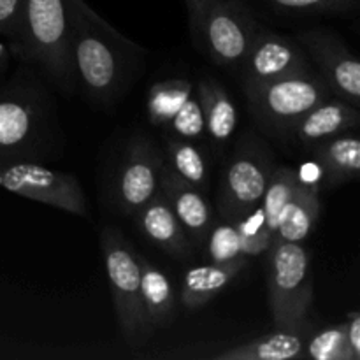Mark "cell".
<instances>
[{
    "label": "cell",
    "instance_id": "4",
    "mask_svg": "<svg viewBox=\"0 0 360 360\" xmlns=\"http://www.w3.org/2000/svg\"><path fill=\"white\" fill-rule=\"evenodd\" d=\"M241 90L260 132L280 141H285L309 109L333 97L330 88L315 70Z\"/></svg>",
    "mask_w": 360,
    "mask_h": 360
},
{
    "label": "cell",
    "instance_id": "22",
    "mask_svg": "<svg viewBox=\"0 0 360 360\" xmlns=\"http://www.w3.org/2000/svg\"><path fill=\"white\" fill-rule=\"evenodd\" d=\"M167 165L188 185L206 193L210 188V162L192 141L165 136Z\"/></svg>",
    "mask_w": 360,
    "mask_h": 360
},
{
    "label": "cell",
    "instance_id": "17",
    "mask_svg": "<svg viewBox=\"0 0 360 360\" xmlns=\"http://www.w3.org/2000/svg\"><path fill=\"white\" fill-rule=\"evenodd\" d=\"M248 264V257L234 260L229 264H204V266L190 267L183 276L179 301L190 311L204 308L213 297H217L221 290H225L232 280H236L239 273Z\"/></svg>",
    "mask_w": 360,
    "mask_h": 360
},
{
    "label": "cell",
    "instance_id": "14",
    "mask_svg": "<svg viewBox=\"0 0 360 360\" xmlns=\"http://www.w3.org/2000/svg\"><path fill=\"white\" fill-rule=\"evenodd\" d=\"M136 224L144 234V238L153 243L158 250L178 260H190L193 257L192 241L186 236L185 229L181 227L176 218L171 204L158 192L151 200H148L136 214Z\"/></svg>",
    "mask_w": 360,
    "mask_h": 360
},
{
    "label": "cell",
    "instance_id": "28",
    "mask_svg": "<svg viewBox=\"0 0 360 360\" xmlns=\"http://www.w3.org/2000/svg\"><path fill=\"white\" fill-rule=\"evenodd\" d=\"M236 227H238L239 236H241V248L245 257L260 255V253L267 252L273 245L274 238L269 229H267L259 206L250 211L241 220L236 221Z\"/></svg>",
    "mask_w": 360,
    "mask_h": 360
},
{
    "label": "cell",
    "instance_id": "21",
    "mask_svg": "<svg viewBox=\"0 0 360 360\" xmlns=\"http://www.w3.org/2000/svg\"><path fill=\"white\" fill-rule=\"evenodd\" d=\"M320 210L322 202H320L319 190L309 188L301 181L297 192L280 213L273 241H306L313 225L319 220Z\"/></svg>",
    "mask_w": 360,
    "mask_h": 360
},
{
    "label": "cell",
    "instance_id": "12",
    "mask_svg": "<svg viewBox=\"0 0 360 360\" xmlns=\"http://www.w3.org/2000/svg\"><path fill=\"white\" fill-rule=\"evenodd\" d=\"M308 58L319 69L330 94L360 108V63L340 35L330 30H304L295 35Z\"/></svg>",
    "mask_w": 360,
    "mask_h": 360
},
{
    "label": "cell",
    "instance_id": "3",
    "mask_svg": "<svg viewBox=\"0 0 360 360\" xmlns=\"http://www.w3.org/2000/svg\"><path fill=\"white\" fill-rule=\"evenodd\" d=\"M13 56L62 94H76L79 86L70 51L67 0H23Z\"/></svg>",
    "mask_w": 360,
    "mask_h": 360
},
{
    "label": "cell",
    "instance_id": "15",
    "mask_svg": "<svg viewBox=\"0 0 360 360\" xmlns=\"http://www.w3.org/2000/svg\"><path fill=\"white\" fill-rule=\"evenodd\" d=\"M359 108H354L347 101L338 97H329L323 102L309 109L294 129L288 132L285 141L297 144L301 148H311L313 144L326 141L338 134L354 130L359 125Z\"/></svg>",
    "mask_w": 360,
    "mask_h": 360
},
{
    "label": "cell",
    "instance_id": "29",
    "mask_svg": "<svg viewBox=\"0 0 360 360\" xmlns=\"http://www.w3.org/2000/svg\"><path fill=\"white\" fill-rule=\"evenodd\" d=\"M274 9L302 14H347L357 7L359 0H266Z\"/></svg>",
    "mask_w": 360,
    "mask_h": 360
},
{
    "label": "cell",
    "instance_id": "19",
    "mask_svg": "<svg viewBox=\"0 0 360 360\" xmlns=\"http://www.w3.org/2000/svg\"><path fill=\"white\" fill-rule=\"evenodd\" d=\"M141 266V301L144 315L153 333L162 327L171 326L178 309L174 287L167 274L144 259L139 253Z\"/></svg>",
    "mask_w": 360,
    "mask_h": 360
},
{
    "label": "cell",
    "instance_id": "26",
    "mask_svg": "<svg viewBox=\"0 0 360 360\" xmlns=\"http://www.w3.org/2000/svg\"><path fill=\"white\" fill-rule=\"evenodd\" d=\"M164 130L165 136L176 137V139L192 141V143L204 139V136H206V123H204L202 104H200L197 91H193L186 98L185 104L174 112V116L169 120Z\"/></svg>",
    "mask_w": 360,
    "mask_h": 360
},
{
    "label": "cell",
    "instance_id": "23",
    "mask_svg": "<svg viewBox=\"0 0 360 360\" xmlns=\"http://www.w3.org/2000/svg\"><path fill=\"white\" fill-rule=\"evenodd\" d=\"M193 91L195 88L188 79H167L155 83L148 91L146 98L148 118H150L151 125L164 129Z\"/></svg>",
    "mask_w": 360,
    "mask_h": 360
},
{
    "label": "cell",
    "instance_id": "8",
    "mask_svg": "<svg viewBox=\"0 0 360 360\" xmlns=\"http://www.w3.org/2000/svg\"><path fill=\"white\" fill-rule=\"evenodd\" d=\"M0 186L25 199L86 217L88 206L79 179L44 162L14 160L0 164Z\"/></svg>",
    "mask_w": 360,
    "mask_h": 360
},
{
    "label": "cell",
    "instance_id": "32",
    "mask_svg": "<svg viewBox=\"0 0 360 360\" xmlns=\"http://www.w3.org/2000/svg\"><path fill=\"white\" fill-rule=\"evenodd\" d=\"M345 327H347V341L354 352V357L355 360H360V313H348Z\"/></svg>",
    "mask_w": 360,
    "mask_h": 360
},
{
    "label": "cell",
    "instance_id": "30",
    "mask_svg": "<svg viewBox=\"0 0 360 360\" xmlns=\"http://www.w3.org/2000/svg\"><path fill=\"white\" fill-rule=\"evenodd\" d=\"M21 13H23V0H0V34L7 39L11 51L20 32Z\"/></svg>",
    "mask_w": 360,
    "mask_h": 360
},
{
    "label": "cell",
    "instance_id": "33",
    "mask_svg": "<svg viewBox=\"0 0 360 360\" xmlns=\"http://www.w3.org/2000/svg\"><path fill=\"white\" fill-rule=\"evenodd\" d=\"M11 58H13V51H11V46L7 42V39L0 34V72L9 67Z\"/></svg>",
    "mask_w": 360,
    "mask_h": 360
},
{
    "label": "cell",
    "instance_id": "5",
    "mask_svg": "<svg viewBox=\"0 0 360 360\" xmlns=\"http://www.w3.org/2000/svg\"><path fill=\"white\" fill-rule=\"evenodd\" d=\"M101 250L122 336L136 350L153 336L141 301L139 253L116 227L102 231Z\"/></svg>",
    "mask_w": 360,
    "mask_h": 360
},
{
    "label": "cell",
    "instance_id": "31",
    "mask_svg": "<svg viewBox=\"0 0 360 360\" xmlns=\"http://www.w3.org/2000/svg\"><path fill=\"white\" fill-rule=\"evenodd\" d=\"M186 2V11H188V23L190 30L195 41H199L200 27H202V21L206 13L210 11V7L213 6L217 0H185Z\"/></svg>",
    "mask_w": 360,
    "mask_h": 360
},
{
    "label": "cell",
    "instance_id": "9",
    "mask_svg": "<svg viewBox=\"0 0 360 360\" xmlns=\"http://www.w3.org/2000/svg\"><path fill=\"white\" fill-rule=\"evenodd\" d=\"M259 28L245 0H217L204 16L197 42L218 67L238 74Z\"/></svg>",
    "mask_w": 360,
    "mask_h": 360
},
{
    "label": "cell",
    "instance_id": "10",
    "mask_svg": "<svg viewBox=\"0 0 360 360\" xmlns=\"http://www.w3.org/2000/svg\"><path fill=\"white\" fill-rule=\"evenodd\" d=\"M165 158L157 144L146 136L132 137L115 179L116 207L134 217L148 200L160 192Z\"/></svg>",
    "mask_w": 360,
    "mask_h": 360
},
{
    "label": "cell",
    "instance_id": "18",
    "mask_svg": "<svg viewBox=\"0 0 360 360\" xmlns=\"http://www.w3.org/2000/svg\"><path fill=\"white\" fill-rule=\"evenodd\" d=\"M311 153L327 186L354 181L360 171V141L352 130L313 144Z\"/></svg>",
    "mask_w": 360,
    "mask_h": 360
},
{
    "label": "cell",
    "instance_id": "16",
    "mask_svg": "<svg viewBox=\"0 0 360 360\" xmlns=\"http://www.w3.org/2000/svg\"><path fill=\"white\" fill-rule=\"evenodd\" d=\"M195 91L202 104L206 136L213 143L214 150L221 151L238 129V108L224 84L211 76L200 77Z\"/></svg>",
    "mask_w": 360,
    "mask_h": 360
},
{
    "label": "cell",
    "instance_id": "20",
    "mask_svg": "<svg viewBox=\"0 0 360 360\" xmlns=\"http://www.w3.org/2000/svg\"><path fill=\"white\" fill-rule=\"evenodd\" d=\"M301 330L274 329V333L255 338L248 343L231 347L213 355L217 360H294L306 359V341Z\"/></svg>",
    "mask_w": 360,
    "mask_h": 360
},
{
    "label": "cell",
    "instance_id": "7",
    "mask_svg": "<svg viewBox=\"0 0 360 360\" xmlns=\"http://www.w3.org/2000/svg\"><path fill=\"white\" fill-rule=\"evenodd\" d=\"M267 252V301L274 329L302 330L313 299L308 250L302 243L273 241Z\"/></svg>",
    "mask_w": 360,
    "mask_h": 360
},
{
    "label": "cell",
    "instance_id": "27",
    "mask_svg": "<svg viewBox=\"0 0 360 360\" xmlns=\"http://www.w3.org/2000/svg\"><path fill=\"white\" fill-rule=\"evenodd\" d=\"M306 357L315 360H355L354 352L347 341V327L345 323L326 327L319 330L306 343Z\"/></svg>",
    "mask_w": 360,
    "mask_h": 360
},
{
    "label": "cell",
    "instance_id": "6",
    "mask_svg": "<svg viewBox=\"0 0 360 360\" xmlns=\"http://www.w3.org/2000/svg\"><path fill=\"white\" fill-rule=\"evenodd\" d=\"M274 167L276 160L271 148L253 132L245 134L221 171L217 197L221 220L236 224L255 210Z\"/></svg>",
    "mask_w": 360,
    "mask_h": 360
},
{
    "label": "cell",
    "instance_id": "2",
    "mask_svg": "<svg viewBox=\"0 0 360 360\" xmlns=\"http://www.w3.org/2000/svg\"><path fill=\"white\" fill-rule=\"evenodd\" d=\"M65 148L56 105L46 81L21 63L0 84V164L14 160L49 162Z\"/></svg>",
    "mask_w": 360,
    "mask_h": 360
},
{
    "label": "cell",
    "instance_id": "24",
    "mask_svg": "<svg viewBox=\"0 0 360 360\" xmlns=\"http://www.w3.org/2000/svg\"><path fill=\"white\" fill-rule=\"evenodd\" d=\"M299 185H301V179L295 174L294 169L285 167V165H276L274 171L271 172V178L267 181L266 192H264L262 199H260L259 207L262 211V217L273 238L280 213L287 206L288 200L294 197V193L297 192Z\"/></svg>",
    "mask_w": 360,
    "mask_h": 360
},
{
    "label": "cell",
    "instance_id": "1",
    "mask_svg": "<svg viewBox=\"0 0 360 360\" xmlns=\"http://www.w3.org/2000/svg\"><path fill=\"white\" fill-rule=\"evenodd\" d=\"M67 9L77 86L95 104H116L132 84L144 49L83 0H67Z\"/></svg>",
    "mask_w": 360,
    "mask_h": 360
},
{
    "label": "cell",
    "instance_id": "11",
    "mask_svg": "<svg viewBox=\"0 0 360 360\" xmlns=\"http://www.w3.org/2000/svg\"><path fill=\"white\" fill-rule=\"evenodd\" d=\"M311 60L295 39L260 27L238 70L241 88L309 72Z\"/></svg>",
    "mask_w": 360,
    "mask_h": 360
},
{
    "label": "cell",
    "instance_id": "25",
    "mask_svg": "<svg viewBox=\"0 0 360 360\" xmlns=\"http://www.w3.org/2000/svg\"><path fill=\"white\" fill-rule=\"evenodd\" d=\"M202 248L206 259L214 264H229L245 257L241 248V236L232 221L221 220L220 224L213 221Z\"/></svg>",
    "mask_w": 360,
    "mask_h": 360
},
{
    "label": "cell",
    "instance_id": "13",
    "mask_svg": "<svg viewBox=\"0 0 360 360\" xmlns=\"http://www.w3.org/2000/svg\"><path fill=\"white\" fill-rule=\"evenodd\" d=\"M160 192L171 204L176 218L185 229L193 248H202L207 232L213 225V211H211L210 200L206 199V193L183 181L169 167L167 162H165L164 171H162Z\"/></svg>",
    "mask_w": 360,
    "mask_h": 360
}]
</instances>
